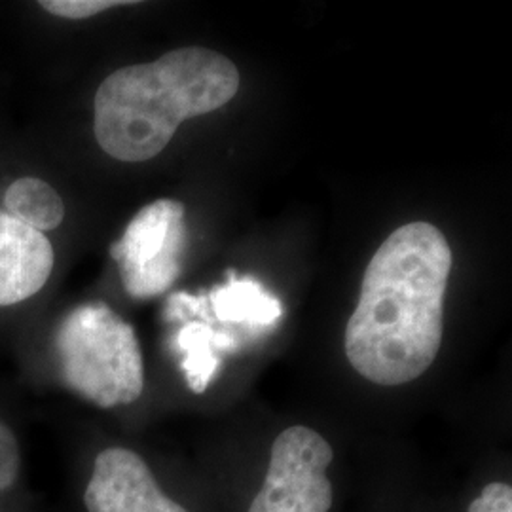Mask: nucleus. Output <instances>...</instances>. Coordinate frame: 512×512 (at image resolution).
I'll list each match as a JSON object with an SVG mask.
<instances>
[{
	"label": "nucleus",
	"instance_id": "nucleus-13",
	"mask_svg": "<svg viewBox=\"0 0 512 512\" xmlns=\"http://www.w3.org/2000/svg\"><path fill=\"white\" fill-rule=\"evenodd\" d=\"M469 512H512V488L505 482H490L469 505Z\"/></svg>",
	"mask_w": 512,
	"mask_h": 512
},
{
	"label": "nucleus",
	"instance_id": "nucleus-9",
	"mask_svg": "<svg viewBox=\"0 0 512 512\" xmlns=\"http://www.w3.org/2000/svg\"><path fill=\"white\" fill-rule=\"evenodd\" d=\"M175 344L183 355L186 384L194 393H205L219 370L220 351L234 348V338L213 329L209 323L190 321L179 330Z\"/></svg>",
	"mask_w": 512,
	"mask_h": 512
},
{
	"label": "nucleus",
	"instance_id": "nucleus-10",
	"mask_svg": "<svg viewBox=\"0 0 512 512\" xmlns=\"http://www.w3.org/2000/svg\"><path fill=\"white\" fill-rule=\"evenodd\" d=\"M6 213L40 234L52 232L65 219V203L52 184L38 177H21L4 194Z\"/></svg>",
	"mask_w": 512,
	"mask_h": 512
},
{
	"label": "nucleus",
	"instance_id": "nucleus-2",
	"mask_svg": "<svg viewBox=\"0 0 512 512\" xmlns=\"http://www.w3.org/2000/svg\"><path fill=\"white\" fill-rule=\"evenodd\" d=\"M239 82L238 67L226 55L200 46L122 67L95 93V139L114 160L147 162L171 143L183 122L230 103Z\"/></svg>",
	"mask_w": 512,
	"mask_h": 512
},
{
	"label": "nucleus",
	"instance_id": "nucleus-12",
	"mask_svg": "<svg viewBox=\"0 0 512 512\" xmlns=\"http://www.w3.org/2000/svg\"><path fill=\"white\" fill-rule=\"evenodd\" d=\"M19 471V448L16 435L0 421V490L14 484Z\"/></svg>",
	"mask_w": 512,
	"mask_h": 512
},
{
	"label": "nucleus",
	"instance_id": "nucleus-5",
	"mask_svg": "<svg viewBox=\"0 0 512 512\" xmlns=\"http://www.w3.org/2000/svg\"><path fill=\"white\" fill-rule=\"evenodd\" d=\"M332 459V446L317 431L304 425L285 429L274 440L268 473L249 512H329Z\"/></svg>",
	"mask_w": 512,
	"mask_h": 512
},
{
	"label": "nucleus",
	"instance_id": "nucleus-8",
	"mask_svg": "<svg viewBox=\"0 0 512 512\" xmlns=\"http://www.w3.org/2000/svg\"><path fill=\"white\" fill-rule=\"evenodd\" d=\"M205 300L224 325H247L251 329H262L272 327L283 315L279 298L260 281L253 277H238L234 272L224 285L215 287Z\"/></svg>",
	"mask_w": 512,
	"mask_h": 512
},
{
	"label": "nucleus",
	"instance_id": "nucleus-1",
	"mask_svg": "<svg viewBox=\"0 0 512 512\" xmlns=\"http://www.w3.org/2000/svg\"><path fill=\"white\" fill-rule=\"evenodd\" d=\"M452 249L429 222H410L385 239L366 266L361 298L346 329V355L363 378L403 385L435 363L444 330Z\"/></svg>",
	"mask_w": 512,
	"mask_h": 512
},
{
	"label": "nucleus",
	"instance_id": "nucleus-6",
	"mask_svg": "<svg viewBox=\"0 0 512 512\" xmlns=\"http://www.w3.org/2000/svg\"><path fill=\"white\" fill-rule=\"evenodd\" d=\"M84 501L90 512H188L160 490L145 459L126 448L95 458Z\"/></svg>",
	"mask_w": 512,
	"mask_h": 512
},
{
	"label": "nucleus",
	"instance_id": "nucleus-7",
	"mask_svg": "<svg viewBox=\"0 0 512 512\" xmlns=\"http://www.w3.org/2000/svg\"><path fill=\"white\" fill-rule=\"evenodd\" d=\"M55 253L46 234L0 211V306L40 293L54 272Z\"/></svg>",
	"mask_w": 512,
	"mask_h": 512
},
{
	"label": "nucleus",
	"instance_id": "nucleus-11",
	"mask_svg": "<svg viewBox=\"0 0 512 512\" xmlns=\"http://www.w3.org/2000/svg\"><path fill=\"white\" fill-rule=\"evenodd\" d=\"M133 2L124 0H44L40 2V8H44L48 14L65 19H88L103 14L110 8L126 6Z\"/></svg>",
	"mask_w": 512,
	"mask_h": 512
},
{
	"label": "nucleus",
	"instance_id": "nucleus-3",
	"mask_svg": "<svg viewBox=\"0 0 512 512\" xmlns=\"http://www.w3.org/2000/svg\"><path fill=\"white\" fill-rule=\"evenodd\" d=\"M55 349L65 384L101 408L135 403L145 389L143 353L133 327L103 302L74 308Z\"/></svg>",
	"mask_w": 512,
	"mask_h": 512
},
{
	"label": "nucleus",
	"instance_id": "nucleus-4",
	"mask_svg": "<svg viewBox=\"0 0 512 512\" xmlns=\"http://www.w3.org/2000/svg\"><path fill=\"white\" fill-rule=\"evenodd\" d=\"M184 243L183 203L156 200L145 205L131 219L124 236L110 247L126 293L133 298H154L171 289L183 270Z\"/></svg>",
	"mask_w": 512,
	"mask_h": 512
}]
</instances>
